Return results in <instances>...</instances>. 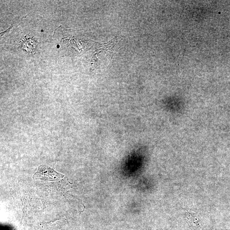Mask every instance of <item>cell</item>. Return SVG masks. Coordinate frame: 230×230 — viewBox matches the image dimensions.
I'll return each mask as SVG.
<instances>
[{"label":"cell","mask_w":230,"mask_h":230,"mask_svg":"<svg viewBox=\"0 0 230 230\" xmlns=\"http://www.w3.org/2000/svg\"><path fill=\"white\" fill-rule=\"evenodd\" d=\"M64 177V175L58 173L47 166L42 165L39 166L33 178L35 179L56 181L59 180Z\"/></svg>","instance_id":"1"}]
</instances>
